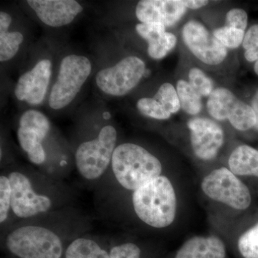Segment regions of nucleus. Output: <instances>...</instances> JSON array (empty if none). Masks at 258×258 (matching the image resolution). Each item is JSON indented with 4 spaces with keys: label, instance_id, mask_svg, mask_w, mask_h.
<instances>
[{
    "label": "nucleus",
    "instance_id": "obj_1",
    "mask_svg": "<svg viewBox=\"0 0 258 258\" xmlns=\"http://www.w3.org/2000/svg\"><path fill=\"white\" fill-rule=\"evenodd\" d=\"M132 205L141 221L154 228L172 224L176 214L174 186L165 176H159L134 191Z\"/></svg>",
    "mask_w": 258,
    "mask_h": 258
},
{
    "label": "nucleus",
    "instance_id": "obj_2",
    "mask_svg": "<svg viewBox=\"0 0 258 258\" xmlns=\"http://www.w3.org/2000/svg\"><path fill=\"white\" fill-rule=\"evenodd\" d=\"M111 166L120 186L133 191L162 172V164L157 157L142 146L132 143L117 146Z\"/></svg>",
    "mask_w": 258,
    "mask_h": 258
},
{
    "label": "nucleus",
    "instance_id": "obj_3",
    "mask_svg": "<svg viewBox=\"0 0 258 258\" xmlns=\"http://www.w3.org/2000/svg\"><path fill=\"white\" fill-rule=\"evenodd\" d=\"M7 248L19 258H61L63 244L60 236L44 226H20L8 233Z\"/></svg>",
    "mask_w": 258,
    "mask_h": 258
},
{
    "label": "nucleus",
    "instance_id": "obj_4",
    "mask_svg": "<svg viewBox=\"0 0 258 258\" xmlns=\"http://www.w3.org/2000/svg\"><path fill=\"white\" fill-rule=\"evenodd\" d=\"M116 143V129L107 125L101 128L96 138L80 144L75 154L80 175L88 181L101 178L111 166Z\"/></svg>",
    "mask_w": 258,
    "mask_h": 258
},
{
    "label": "nucleus",
    "instance_id": "obj_5",
    "mask_svg": "<svg viewBox=\"0 0 258 258\" xmlns=\"http://www.w3.org/2000/svg\"><path fill=\"white\" fill-rule=\"evenodd\" d=\"M92 71V64L83 55L66 56L60 64L58 74L49 96V106L60 110L71 104L79 94Z\"/></svg>",
    "mask_w": 258,
    "mask_h": 258
},
{
    "label": "nucleus",
    "instance_id": "obj_6",
    "mask_svg": "<svg viewBox=\"0 0 258 258\" xmlns=\"http://www.w3.org/2000/svg\"><path fill=\"white\" fill-rule=\"evenodd\" d=\"M201 187L209 198L235 210H246L252 203L248 187L226 167L215 169L205 176Z\"/></svg>",
    "mask_w": 258,
    "mask_h": 258
},
{
    "label": "nucleus",
    "instance_id": "obj_7",
    "mask_svg": "<svg viewBox=\"0 0 258 258\" xmlns=\"http://www.w3.org/2000/svg\"><path fill=\"white\" fill-rule=\"evenodd\" d=\"M145 72V62L142 59L127 56L115 66L101 70L96 74V85L108 96H123L137 87Z\"/></svg>",
    "mask_w": 258,
    "mask_h": 258
},
{
    "label": "nucleus",
    "instance_id": "obj_8",
    "mask_svg": "<svg viewBox=\"0 0 258 258\" xmlns=\"http://www.w3.org/2000/svg\"><path fill=\"white\" fill-rule=\"evenodd\" d=\"M8 177L12 188V212L15 216L28 219L50 211L52 200L47 195L37 192L28 175L13 171Z\"/></svg>",
    "mask_w": 258,
    "mask_h": 258
},
{
    "label": "nucleus",
    "instance_id": "obj_9",
    "mask_svg": "<svg viewBox=\"0 0 258 258\" xmlns=\"http://www.w3.org/2000/svg\"><path fill=\"white\" fill-rule=\"evenodd\" d=\"M181 35L185 45L203 64L217 66L227 58V49L198 20H191L185 24Z\"/></svg>",
    "mask_w": 258,
    "mask_h": 258
},
{
    "label": "nucleus",
    "instance_id": "obj_10",
    "mask_svg": "<svg viewBox=\"0 0 258 258\" xmlns=\"http://www.w3.org/2000/svg\"><path fill=\"white\" fill-rule=\"evenodd\" d=\"M50 129V120L37 110H29L20 117L18 129L19 144L32 164L41 165L45 162L46 153L42 142Z\"/></svg>",
    "mask_w": 258,
    "mask_h": 258
},
{
    "label": "nucleus",
    "instance_id": "obj_11",
    "mask_svg": "<svg viewBox=\"0 0 258 258\" xmlns=\"http://www.w3.org/2000/svg\"><path fill=\"white\" fill-rule=\"evenodd\" d=\"M187 126L195 156L203 161L215 159L225 139L221 125L210 118L196 117L188 121Z\"/></svg>",
    "mask_w": 258,
    "mask_h": 258
},
{
    "label": "nucleus",
    "instance_id": "obj_12",
    "mask_svg": "<svg viewBox=\"0 0 258 258\" xmlns=\"http://www.w3.org/2000/svg\"><path fill=\"white\" fill-rule=\"evenodd\" d=\"M52 74V63L48 59L39 61L33 69L19 78L15 95L19 101L39 105L45 99Z\"/></svg>",
    "mask_w": 258,
    "mask_h": 258
},
{
    "label": "nucleus",
    "instance_id": "obj_13",
    "mask_svg": "<svg viewBox=\"0 0 258 258\" xmlns=\"http://www.w3.org/2000/svg\"><path fill=\"white\" fill-rule=\"evenodd\" d=\"M184 0H142L136 7V16L142 23L175 25L187 11Z\"/></svg>",
    "mask_w": 258,
    "mask_h": 258
},
{
    "label": "nucleus",
    "instance_id": "obj_14",
    "mask_svg": "<svg viewBox=\"0 0 258 258\" xmlns=\"http://www.w3.org/2000/svg\"><path fill=\"white\" fill-rule=\"evenodd\" d=\"M27 3L42 23L52 28L69 25L83 10L74 0H28Z\"/></svg>",
    "mask_w": 258,
    "mask_h": 258
},
{
    "label": "nucleus",
    "instance_id": "obj_15",
    "mask_svg": "<svg viewBox=\"0 0 258 258\" xmlns=\"http://www.w3.org/2000/svg\"><path fill=\"white\" fill-rule=\"evenodd\" d=\"M227 249L217 236H195L186 240L174 258H226Z\"/></svg>",
    "mask_w": 258,
    "mask_h": 258
},
{
    "label": "nucleus",
    "instance_id": "obj_16",
    "mask_svg": "<svg viewBox=\"0 0 258 258\" xmlns=\"http://www.w3.org/2000/svg\"><path fill=\"white\" fill-rule=\"evenodd\" d=\"M229 169L237 176L258 178V150L250 146L240 145L234 149L228 160Z\"/></svg>",
    "mask_w": 258,
    "mask_h": 258
},
{
    "label": "nucleus",
    "instance_id": "obj_17",
    "mask_svg": "<svg viewBox=\"0 0 258 258\" xmlns=\"http://www.w3.org/2000/svg\"><path fill=\"white\" fill-rule=\"evenodd\" d=\"M239 98L227 88H215L208 97L207 108L209 114L214 119L223 121L227 120L233 113Z\"/></svg>",
    "mask_w": 258,
    "mask_h": 258
},
{
    "label": "nucleus",
    "instance_id": "obj_18",
    "mask_svg": "<svg viewBox=\"0 0 258 258\" xmlns=\"http://www.w3.org/2000/svg\"><path fill=\"white\" fill-rule=\"evenodd\" d=\"M66 258H110L109 252L96 241L88 237H78L68 246Z\"/></svg>",
    "mask_w": 258,
    "mask_h": 258
},
{
    "label": "nucleus",
    "instance_id": "obj_19",
    "mask_svg": "<svg viewBox=\"0 0 258 258\" xmlns=\"http://www.w3.org/2000/svg\"><path fill=\"white\" fill-rule=\"evenodd\" d=\"M181 108L187 114L196 115L203 109V96L185 80H179L176 83Z\"/></svg>",
    "mask_w": 258,
    "mask_h": 258
},
{
    "label": "nucleus",
    "instance_id": "obj_20",
    "mask_svg": "<svg viewBox=\"0 0 258 258\" xmlns=\"http://www.w3.org/2000/svg\"><path fill=\"white\" fill-rule=\"evenodd\" d=\"M231 125L237 131L246 132L255 128L257 117L250 104L242 100H239L233 113L229 118Z\"/></svg>",
    "mask_w": 258,
    "mask_h": 258
},
{
    "label": "nucleus",
    "instance_id": "obj_21",
    "mask_svg": "<svg viewBox=\"0 0 258 258\" xmlns=\"http://www.w3.org/2000/svg\"><path fill=\"white\" fill-rule=\"evenodd\" d=\"M177 38L171 32H166L148 42L147 52L154 60H161L175 47Z\"/></svg>",
    "mask_w": 258,
    "mask_h": 258
},
{
    "label": "nucleus",
    "instance_id": "obj_22",
    "mask_svg": "<svg viewBox=\"0 0 258 258\" xmlns=\"http://www.w3.org/2000/svg\"><path fill=\"white\" fill-rule=\"evenodd\" d=\"M24 36L20 32H0V60H11L18 53Z\"/></svg>",
    "mask_w": 258,
    "mask_h": 258
},
{
    "label": "nucleus",
    "instance_id": "obj_23",
    "mask_svg": "<svg viewBox=\"0 0 258 258\" xmlns=\"http://www.w3.org/2000/svg\"><path fill=\"white\" fill-rule=\"evenodd\" d=\"M153 98L171 115L178 113L181 108L177 91L170 83H163Z\"/></svg>",
    "mask_w": 258,
    "mask_h": 258
},
{
    "label": "nucleus",
    "instance_id": "obj_24",
    "mask_svg": "<svg viewBox=\"0 0 258 258\" xmlns=\"http://www.w3.org/2000/svg\"><path fill=\"white\" fill-rule=\"evenodd\" d=\"M245 32L234 27L224 25L214 30L212 33L226 48L233 50L242 45Z\"/></svg>",
    "mask_w": 258,
    "mask_h": 258
},
{
    "label": "nucleus",
    "instance_id": "obj_25",
    "mask_svg": "<svg viewBox=\"0 0 258 258\" xmlns=\"http://www.w3.org/2000/svg\"><path fill=\"white\" fill-rule=\"evenodd\" d=\"M237 248L243 258H258V222L240 236Z\"/></svg>",
    "mask_w": 258,
    "mask_h": 258
},
{
    "label": "nucleus",
    "instance_id": "obj_26",
    "mask_svg": "<svg viewBox=\"0 0 258 258\" xmlns=\"http://www.w3.org/2000/svg\"><path fill=\"white\" fill-rule=\"evenodd\" d=\"M137 108L142 115L156 120H167L171 116V113L154 98H140L137 101Z\"/></svg>",
    "mask_w": 258,
    "mask_h": 258
},
{
    "label": "nucleus",
    "instance_id": "obj_27",
    "mask_svg": "<svg viewBox=\"0 0 258 258\" xmlns=\"http://www.w3.org/2000/svg\"><path fill=\"white\" fill-rule=\"evenodd\" d=\"M188 82L203 97L210 96L215 89L212 80L199 68L193 67L189 70Z\"/></svg>",
    "mask_w": 258,
    "mask_h": 258
},
{
    "label": "nucleus",
    "instance_id": "obj_28",
    "mask_svg": "<svg viewBox=\"0 0 258 258\" xmlns=\"http://www.w3.org/2000/svg\"><path fill=\"white\" fill-rule=\"evenodd\" d=\"M242 46L244 49V56L249 62L258 60V24L251 25L244 35Z\"/></svg>",
    "mask_w": 258,
    "mask_h": 258
},
{
    "label": "nucleus",
    "instance_id": "obj_29",
    "mask_svg": "<svg viewBox=\"0 0 258 258\" xmlns=\"http://www.w3.org/2000/svg\"><path fill=\"white\" fill-rule=\"evenodd\" d=\"M12 210V188L8 176H0V223L3 225Z\"/></svg>",
    "mask_w": 258,
    "mask_h": 258
},
{
    "label": "nucleus",
    "instance_id": "obj_30",
    "mask_svg": "<svg viewBox=\"0 0 258 258\" xmlns=\"http://www.w3.org/2000/svg\"><path fill=\"white\" fill-rule=\"evenodd\" d=\"M109 254L110 258H142V249L133 242H125L113 246Z\"/></svg>",
    "mask_w": 258,
    "mask_h": 258
},
{
    "label": "nucleus",
    "instance_id": "obj_31",
    "mask_svg": "<svg viewBox=\"0 0 258 258\" xmlns=\"http://www.w3.org/2000/svg\"><path fill=\"white\" fill-rule=\"evenodd\" d=\"M136 31L139 36L149 42L166 32V26L159 23H140L136 26Z\"/></svg>",
    "mask_w": 258,
    "mask_h": 258
},
{
    "label": "nucleus",
    "instance_id": "obj_32",
    "mask_svg": "<svg viewBox=\"0 0 258 258\" xmlns=\"http://www.w3.org/2000/svg\"><path fill=\"white\" fill-rule=\"evenodd\" d=\"M248 25V15L247 12L241 8H233L227 12L225 17V25L234 27L243 31H247Z\"/></svg>",
    "mask_w": 258,
    "mask_h": 258
},
{
    "label": "nucleus",
    "instance_id": "obj_33",
    "mask_svg": "<svg viewBox=\"0 0 258 258\" xmlns=\"http://www.w3.org/2000/svg\"><path fill=\"white\" fill-rule=\"evenodd\" d=\"M11 16L5 12L0 13V32L8 31L10 25H11Z\"/></svg>",
    "mask_w": 258,
    "mask_h": 258
},
{
    "label": "nucleus",
    "instance_id": "obj_34",
    "mask_svg": "<svg viewBox=\"0 0 258 258\" xmlns=\"http://www.w3.org/2000/svg\"><path fill=\"white\" fill-rule=\"evenodd\" d=\"M187 9L198 10L209 4V1L205 0H184Z\"/></svg>",
    "mask_w": 258,
    "mask_h": 258
},
{
    "label": "nucleus",
    "instance_id": "obj_35",
    "mask_svg": "<svg viewBox=\"0 0 258 258\" xmlns=\"http://www.w3.org/2000/svg\"><path fill=\"white\" fill-rule=\"evenodd\" d=\"M250 106L253 108L256 117H257V125H256L255 128L258 129V88L255 93H254L253 96H252Z\"/></svg>",
    "mask_w": 258,
    "mask_h": 258
},
{
    "label": "nucleus",
    "instance_id": "obj_36",
    "mask_svg": "<svg viewBox=\"0 0 258 258\" xmlns=\"http://www.w3.org/2000/svg\"><path fill=\"white\" fill-rule=\"evenodd\" d=\"M253 70L254 74L257 75V76H258V60L256 61V62H254Z\"/></svg>",
    "mask_w": 258,
    "mask_h": 258
}]
</instances>
